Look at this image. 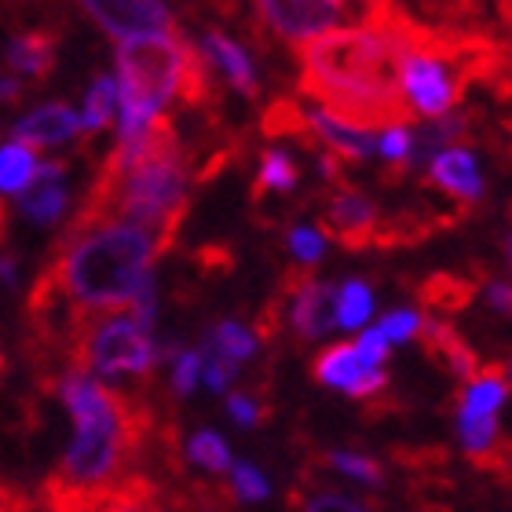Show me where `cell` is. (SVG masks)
Instances as JSON below:
<instances>
[{
    "label": "cell",
    "instance_id": "obj_1",
    "mask_svg": "<svg viewBox=\"0 0 512 512\" xmlns=\"http://www.w3.org/2000/svg\"><path fill=\"white\" fill-rule=\"evenodd\" d=\"M297 63L300 96L319 99L322 114L337 125L377 132L417 118L399 81L403 55L363 26H337L297 44Z\"/></svg>",
    "mask_w": 512,
    "mask_h": 512
},
{
    "label": "cell",
    "instance_id": "obj_2",
    "mask_svg": "<svg viewBox=\"0 0 512 512\" xmlns=\"http://www.w3.org/2000/svg\"><path fill=\"white\" fill-rule=\"evenodd\" d=\"M55 260L44 267L30 289V333L44 337L59 308L70 311H125L150 282V264L158 249L139 227L110 220L74 242L52 249Z\"/></svg>",
    "mask_w": 512,
    "mask_h": 512
},
{
    "label": "cell",
    "instance_id": "obj_3",
    "mask_svg": "<svg viewBox=\"0 0 512 512\" xmlns=\"http://www.w3.org/2000/svg\"><path fill=\"white\" fill-rule=\"evenodd\" d=\"M74 414L77 436L48 480L66 487H107L125 476L154 432V410L139 395L99 384L92 377L63 374L48 384Z\"/></svg>",
    "mask_w": 512,
    "mask_h": 512
},
{
    "label": "cell",
    "instance_id": "obj_4",
    "mask_svg": "<svg viewBox=\"0 0 512 512\" xmlns=\"http://www.w3.org/2000/svg\"><path fill=\"white\" fill-rule=\"evenodd\" d=\"M194 44L183 30L147 33L128 37L118 44V70H121V136H136L150 121L158 118V107L180 96L183 66Z\"/></svg>",
    "mask_w": 512,
    "mask_h": 512
},
{
    "label": "cell",
    "instance_id": "obj_5",
    "mask_svg": "<svg viewBox=\"0 0 512 512\" xmlns=\"http://www.w3.org/2000/svg\"><path fill=\"white\" fill-rule=\"evenodd\" d=\"M322 172H326V205L319 213L322 235H330V242H337L341 249H370L374 246L377 224H381V213L377 205L366 198L359 187H355L348 176H344V165L330 154H322Z\"/></svg>",
    "mask_w": 512,
    "mask_h": 512
},
{
    "label": "cell",
    "instance_id": "obj_6",
    "mask_svg": "<svg viewBox=\"0 0 512 512\" xmlns=\"http://www.w3.org/2000/svg\"><path fill=\"white\" fill-rule=\"evenodd\" d=\"M41 498L48 512H165L158 483L147 476H121L107 487H66L44 480Z\"/></svg>",
    "mask_w": 512,
    "mask_h": 512
},
{
    "label": "cell",
    "instance_id": "obj_7",
    "mask_svg": "<svg viewBox=\"0 0 512 512\" xmlns=\"http://www.w3.org/2000/svg\"><path fill=\"white\" fill-rule=\"evenodd\" d=\"M359 11L352 4H337V0H264L253 4V37L260 48H267V33H275L289 44H304L326 30H337L344 19H352Z\"/></svg>",
    "mask_w": 512,
    "mask_h": 512
},
{
    "label": "cell",
    "instance_id": "obj_8",
    "mask_svg": "<svg viewBox=\"0 0 512 512\" xmlns=\"http://www.w3.org/2000/svg\"><path fill=\"white\" fill-rule=\"evenodd\" d=\"M319 267L308 264H293L278 282L275 297L282 300V315L289 319L293 333L300 341H315L322 333H330L333 326V286L322 282Z\"/></svg>",
    "mask_w": 512,
    "mask_h": 512
},
{
    "label": "cell",
    "instance_id": "obj_9",
    "mask_svg": "<svg viewBox=\"0 0 512 512\" xmlns=\"http://www.w3.org/2000/svg\"><path fill=\"white\" fill-rule=\"evenodd\" d=\"M399 81H403V96L410 110L425 114V118H443L469 96V85L454 70L417 59V55H406L399 63Z\"/></svg>",
    "mask_w": 512,
    "mask_h": 512
},
{
    "label": "cell",
    "instance_id": "obj_10",
    "mask_svg": "<svg viewBox=\"0 0 512 512\" xmlns=\"http://www.w3.org/2000/svg\"><path fill=\"white\" fill-rule=\"evenodd\" d=\"M81 8L92 15V19L118 41L128 37H147V33H172L180 30V22L165 4H154V0H88Z\"/></svg>",
    "mask_w": 512,
    "mask_h": 512
},
{
    "label": "cell",
    "instance_id": "obj_11",
    "mask_svg": "<svg viewBox=\"0 0 512 512\" xmlns=\"http://www.w3.org/2000/svg\"><path fill=\"white\" fill-rule=\"evenodd\" d=\"M311 377L319 384H326V388H341V392L355 395V399H374V395L384 392V384H388L384 370H370V366L359 363L355 344L348 341H337L326 352L315 355Z\"/></svg>",
    "mask_w": 512,
    "mask_h": 512
},
{
    "label": "cell",
    "instance_id": "obj_12",
    "mask_svg": "<svg viewBox=\"0 0 512 512\" xmlns=\"http://www.w3.org/2000/svg\"><path fill=\"white\" fill-rule=\"evenodd\" d=\"M425 183L432 191L443 194V198L469 205V209H476V202H480L483 194L480 169H476V158H472L469 150H443V154H436Z\"/></svg>",
    "mask_w": 512,
    "mask_h": 512
},
{
    "label": "cell",
    "instance_id": "obj_13",
    "mask_svg": "<svg viewBox=\"0 0 512 512\" xmlns=\"http://www.w3.org/2000/svg\"><path fill=\"white\" fill-rule=\"evenodd\" d=\"M417 337H421V348L432 363H439L443 370H450L461 381H472L480 374V355L472 352V344L461 337L454 326L439 319H425L421 315V326H417Z\"/></svg>",
    "mask_w": 512,
    "mask_h": 512
},
{
    "label": "cell",
    "instance_id": "obj_14",
    "mask_svg": "<svg viewBox=\"0 0 512 512\" xmlns=\"http://www.w3.org/2000/svg\"><path fill=\"white\" fill-rule=\"evenodd\" d=\"M458 432L476 469L509 480V436L498 428V417H458Z\"/></svg>",
    "mask_w": 512,
    "mask_h": 512
},
{
    "label": "cell",
    "instance_id": "obj_15",
    "mask_svg": "<svg viewBox=\"0 0 512 512\" xmlns=\"http://www.w3.org/2000/svg\"><path fill=\"white\" fill-rule=\"evenodd\" d=\"M505 399H509V363L494 359V363H480V374L472 377L469 388L454 395L450 410L458 417H494Z\"/></svg>",
    "mask_w": 512,
    "mask_h": 512
},
{
    "label": "cell",
    "instance_id": "obj_16",
    "mask_svg": "<svg viewBox=\"0 0 512 512\" xmlns=\"http://www.w3.org/2000/svg\"><path fill=\"white\" fill-rule=\"evenodd\" d=\"M81 132V121L66 103H48V107L33 110L30 118H22L15 125V143L26 150L37 147H63L66 139H74Z\"/></svg>",
    "mask_w": 512,
    "mask_h": 512
},
{
    "label": "cell",
    "instance_id": "obj_17",
    "mask_svg": "<svg viewBox=\"0 0 512 512\" xmlns=\"http://www.w3.org/2000/svg\"><path fill=\"white\" fill-rule=\"evenodd\" d=\"M55 55H59V30H26L19 33L8 48V66L11 74L19 77H30L33 85L37 81H48L55 70Z\"/></svg>",
    "mask_w": 512,
    "mask_h": 512
},
{
    "label": "cell",
    "instance_id": "obj_18",
    "mask_svg": "<svg viewBox=\"0 0 512 512\" xmlns=\"http://www.w3.org/2000/svg\"><path fill=\"white\" fill-rule=\"evenodd\" d=\"M487 282V267H480V278L454 275V271H436L417 286V300L432 311H461L469 308L480 286Z\"/></svg>",
    "mask_w": 512,
    "mask_h": 512
},
{
    "label": "cell",
    "instance_id": "obj_19",
    "mask_svg": "<svg viewBox=\"0 0 512 512\" xmlns=\"http://www.w3.org/2000/svg\"><path fill=\"white\" fill-rule=\"evenodd\" d=\"M260 132L271 139H297L308 150H319L315 143V132H311V118L308 110L293 103V99H271L260 114Z\"/></svg>",
    "mask_w": 512,
    "mask_h": 512
},
{
    "label": "cell",
    "instance_id": "obj_20",
    "mask_svg": "<svg viewBox=\"0 0 512 512\" xmlns=\"http://www.w3.org/2000/svg\"><path fill=\"white\" fill-rule=\"evenodd\" d=\"M205 48H209V55H213L216 63L224 66L227 81L242 92V96L256 99L260 96V85H256V74H253V63H249L246 48L238 41H231L224 30H209L205 33Z\"/></svg>",
    "mask_w": 512,
    "mask_h": 512
},
{
    "label": "cell",
    "instance_id": "obj_21",
    "mask_svg": "<svg viewBox=\"0 0 512 512\" xmlns=\"http://www.w3.org/2000/svg\"><path fill=\"white\" fill-rule=\"evenodd\" d=\"M297 183H300V169L293 165V158L282 154V150H267V154H260V176L253 183V202H260L267 191H278V194L293 191Z\"/></svg>",
    "mask_w": 512,
    "mask_h": 512
},
{
    "label": "cell",
    "instance_id": "obj_22",
    "mask_svg": "<svg viewBox=\"0 0 512 512\" xmlns=\"http://www.w3.org/2000/svg\"><path fill=\"white\" fill-rule=\"evenodd\" d=\"M370 311H374V293L366 282L352 278V282H344L341 293H337V304H333V322L344 326V330H359L366 319H370Z\"/></svg>",
    "mask_w": 512,
    "mask_h": 512
},
{
    "label": "cell",
    "instance_id": "obj_23",
    "mask_svg": "<svg viewBox=\"0 0 512 512\" xmlns=\"http://www.w3.org/2000/svg\"><path fill=\"white\" fill-rule=\"evenodd\" d=\"M37 154L19 143H8V147H0V191H15L22 194L26 187L33 183L37 176Z\"/></svg>",
    "mask_w": 512,
    "mask_h": 512
},
{
    "label": "cell",
    "instance_id": "obj_24",
    "mask_svg": "<svg viewBox=\"0 0 512 512\" xmlns=\"http://www.w3.org/2000/svg\"><path fill=\"white\" fill-rule=\"evenodd\" d=\"M209 348H213L220 359L238 366V363H249L256 355V337L242 322H216L213 337H209Z\"/></svg>",
    "mask_w": 512,
    "mask_h": 512
},
{
    "label": "cell",
    "instance_id": "obj_25",
    "mask_svg": "<svg viewBox=\"0 0 512 512\" xmlns=\"http://www.w3.org/2000/svg\"><path fill=\"white\" fill-rule=\"evenodd\" d=\"M19 209L30 220H41V224H52L59 220L66 209V187L63 183H33L19 194Z\"/></svg>",
    "mask_w": 512,
    "mask_h": 512
},
{
    "label": "cell",
    "instance_id": "obj_26",
    "mask_svg": "<svg viewBox=\"0 0 512 512\" xmlns=\"http://www.w3.org/2000/svg\"><path fill=\"white\" fill-rule=\"evenodd\" d=\"M315 458H319L330 472H341V476H348V480L370 483V487H381L384 483V465L377 458H366V454L330 450V454H315Z\"/></svg>",
    "mask_w": 512,
    "mask_h": 512
},
{
    "label": "cell",
    "instance_id": "obj_27",
    "mask_svg": "<svg viewBox=\"0 0 512 512\" xmlns=\"http://www.w3.org/2000/svg\"><path fill=\"white\" fill-rule=\"evenodd\" d=\"M114 99H118V88H114V81H110V77H99L96 85L88 88L85 118H77V121H81V132H85V136H96V132H103V128L110 125Z\"/></svg>",
    "mask_w": 512,
    "mask_h": 512
},
{
    "label": "cell",
    "instance_id": "obj_28",
    "mask_svg": "<svg viewBox=\"0 0 512 512\" xmlns=\"http://www.w3.org/2000/svg\"><path fill=\"white\" fill-rule=\"evenodd\" d=\"M187 458H191L194 465L209 469L213 476L231 469V450H227V443L216 436V432H194L191 443H187Z\"/></svg>",
    "mask_w": 512,
    "mask_h": 512
},
{
    "label": "cell",
    "instance_id": "obj_29",
    "mask_svg": "<svg viewBox=\"0 0 512 512\" xmlns=\"http://www.w3.org/2000/svg\"><path fill=\"white\" fill-rule=\"evenodd\" d=\"M289 509L293 512H377V502L363 505V502H352V498H344L341 491L333 494H304V491H289Z\"/></svg>",
    "mask_w": 512,
    "mask_h": 512
},
{
    "label": "cell",
    "instance_id": "obj_30",
    "mask_svg": "<svg viewBox=\"0 0 512 512\" xmlns=\"http://www.w3.org/2000/svg\"><path fill=\"white\" fill-rule=\"evenodd\" d=\"M227 410L235 417L238 425H264L267 417H271V395L267 388H256V392H231L227 395Z\"/></svg>",
    "mask_w": 512,
    "mask_h": 512
},
{
    "label": "cell",
    "instance_id": "obj_31",
    "mask_svg": "<svg viewBox=\"0 0 512 512\" xmlns=\"http://www.w3.org/2000/svg\"><path fill=\"white\" fill-rule=\"evenodd\" d=\"M231 494L242 498V502H264L267 494H271V487H267L264 472L242 461V465H235V472H231Z\"/></svg>",
    "mask_w": 512,
    "mask_h": 512
},
{
    "label": "cell",
    "instance_id": "obj_32",
    "mask_svg": "<svg viewBox=\"0 0 512 512\" xmlns=\"http://www.w3.org/2000/svg\"><path fill=\"white\" fill-rule=\"evenodd\" d=\"M403 469H414V472H428V469H443L447 465V450L443 447H425V450H410V447H395L392 454Z\"/></svg>",
    "mask_w": 512,
    "mask_h": 512
},
{
    "label": "cell",
    "instance_id": "obj_33",
    "mask_svg": "<svg viewBox=\"0 0 512 512\" xmlns=\"http://www.w3.org/2000/svg\"><path fill=\"white\" fill-rule=\"evenodd\" d=\"M322 246H326V242H322L319 231H311V227H289V249L297 253L300 264L319 267Z\"/></svg>",
    "mask_w": 512,
    "mask_h": 512
},
{
    "label": "cell",
    "instance_id": "obj_34",
    "mask_svg": "<svg viewBox=\"0 0 512 512\" xmlns=\"http://www.w3.org/2000/svg\"><path fill=\"white\" fill-rule=\"evenodd\" d=\"M417 326H421L417 311H392V315L381 319L377 333H381L384 341H410V337H417Z\"/></svg>",
    "mask_w": 512,
    "mask_h": 512
},
{
    "label": "cell",
    "instance_id": "obj_35",
    "mask_svg": "<svg viewBox=\"0 0 512 512\" xmlns=\"http://www.w3.org/2000/svg\"><path fill=\"white\" fill-rule=\"evenodd\" d=\"M198 377H202V355H198V352H180V355H176V370H172V388H176V395L194 392Z\"/></svg>",
    "mask_w": 512,
    "mask_h": 512
},
{
    "label": "cell",
    "instance_id": "obj_36",
    "mask_svg": "<svg viewBox=\"0 0 512 512\" xmlns=\"http://www.w3.org/2000/svg\"><path fill=\"white\" fill-rule=\"evenodd\" d=\"M377 147H381V154L388 158L392 169H403L406 176H410V169H406V158H410V132H406V128H388Z\"/></svg>",
    "mask_w": 512,
    "mask_h": 512
},
{
    "label": "cell",
    "instance_id": "obj_37",
    "mask_svg": "<svg viewBox=\"0 0 512 512\" xmlns=\"http://www.w3.org/2000/svg\"><path fill=\"white\" fill-rule=\"evenodd\" d=\"M194 260L202 267V275H227L235 267V253L227 246H202L194 253Z\"/></svg>",
    "mask_w": 512,
    "mask_h": 512
},
{
    "label": "cell",
    "instance_id": "obj_38",
    "mask_svg": "<svg viewBox=\"0 0 512 512\" xmlns=\"http://www.w3.org/2000/svg\"><path fill=\"white\" fill-rule=\"evenodd\" d=\"M355 355H359V363L370 366V370H381V363L388 359V341H384L377 330H366L355 344Z\"/></svg>",
    "mask_w": 512,
    "mask_h": 512
},
{
    "label": "cell",
    "instance_id": "obj_39",
    "mask_svg": "<svg viewBox=\"0 0 512 512\" xmlns=\"http://www.w3.org/2000/svg\"><path fill=\"white\" fill-rule=\"evenodd\" d=\"M238 377V366L220 359V355H209V363H205V384L213 388V392H227Z\"/></svg>",
    "mask_w": 512,
    "mask_h": 512
},
{
    "label": "cell",
    "instance_id": "obj_40",
    "mask_svg": "<svg viewBox=\"0 0 512 512\" xmlns=\"http://www.w3.org/2000/svg\"><path fill=\"white\" fill-rule=\"evenodd\" d=\"M0 512H37V502L22 487L0 480Z\"/></svg>",
    "mask_w": 512,
    "mask_h": 512
},
{
    "label": "cell",
    "instance_id": "obj_41",
    "mask_svg": "<svg viewBox=\"0 0 512 512\" xmlns=\"http://www.w3.org/2000/svg\"><path fill=\"white\" fill-rule=\"evenodd\" d=\"M483 289H487V300H491V308L494 311H505V315H509L512 293H509V286H505L502 278H487V282H483Z\"/></svg>",
    "mask_w": 512,
    "mask_h": 512
},
{
    "label": "cell",
    "instance_id": "obj_42",
    "mask_svg": "<svg viewBox=\"0 0 512 512\" xmlns=\"http://www.w3.org/2000/svg\"><path fill=\"white\" fill-rule=\"evenodd\" d=\"M26 92L19 77H0V103H19V96Z\"/></svg>",
    "mask_w": 512,
    "mask_h": 512
},
{
    "label": "cell",
    "instance_id": "obj_43",
    "mask_svg": "<svg viewBox=\"0 0 512 512\" xmlns=\"http://www.w3.org/2000/svg\"><path fill=\"white\" fill-rule=\"evenodd\" d=\"M0 278H4V282H15V260H0Z\"/></svg>",
    "mask_w": 512,
    "mask_h": 512
},
{
    "label": "cell",
    "instance_id": "obj_44",
    "mask_svg": "<svg viewBox=\"0 0 512 512\" xmlns=\"http://www.w3.org/2000/svg\"><path fill=\"white\" fill-rule=\"evenodd\" d=\"M4 238H8V213H4V205H0V246H4Z\"/></svg>",
    "mask_w": 512,
    "mask_h": 512
}]
</instances>
